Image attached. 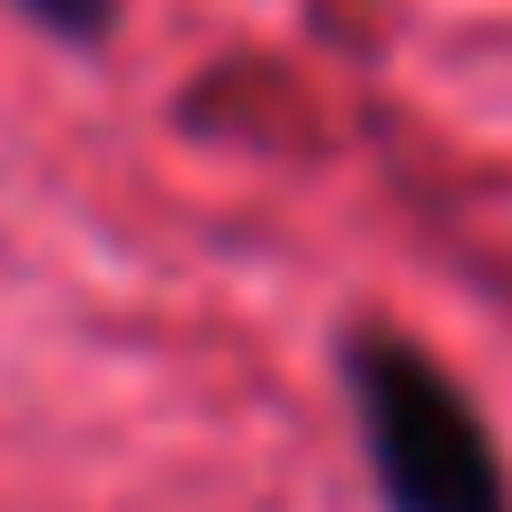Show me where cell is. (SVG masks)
I'll use <instances>...</instances> for the list:
<instances>
[{
	"mask_svg": "<svg viewBox=\"0 0 512 512\" xmlns=\"http://www.w3.org/2000/svg\"><path fill=\"white\" fill-rule=\"evenodd\" d=\"M342 387L360 423V459L387 512H512L504 450L477 396L405 333L360 324L342 342Z\"/></svg>",
	"mask_w": 512,
	"mask_h": 512,
	"instance_id": "cell-1",
	"label": "cell"
},
{
	"mask_svg": "<svg viewBox=\"0 0 512 512\" xmlns=\"http://www.w3.org/2000/svg\"><path fill=\"white\" fill-rule=\"evenodd\" d=\"M18 18H36L45 36H63V45H108L117 36V0H9Z\"/></svg>",
	"mask_w": 512,
	"mask_h": 512,
	"instance_id": "cell-2",
	"label": "cell"
}]
</instances>
